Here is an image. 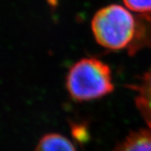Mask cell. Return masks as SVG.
Masks as SVG:
<instances>
[{
  "label": "cell",
  "mask_w": 151,
  "mask_h": 151,
  "mask_svg": "<svg viewBox=\"0 0 151 151\" xmlns=\"http://www.w3.org/2000/svg\"><path fill=\"white\" fill-rule=\"evenodd\" d=\"M35 151H76L68 139L59 134H48L39 141Z\"/></svg>",
  "instance_id": "5b68a950"
},
{
  "label": "cell",
  "mask_w": 151,
  "mask_h": 151,
  "mask_svg": "<svg viewBox=\"0 0 151 151\" xmlns=\"http://www.w3.org/2000/svg\"><path fill=\"white\" fill-rule=\"evenodd\" d=\"M66 88L76 101H90L113 91L111 70L96 58H83L70 67L66 76Z\"/></svg>",
  "instance_id": "7a4b0ae2"
},
{
  "label": "cell",
  "mask_w": 151,
  "mask_h": 151,
  "mask_svg": "<svg viewBox=\"0 0 151 151\" xmlns=\"http://www.w3.org/2000/svg\"><path fill=\"white\" fill-rule=\"evenodd\" d=\"M92 30L97 42L112 50L129 49L138 31V18L127 8L110 4L99 9L92 20Z\"/></svg>",
  "instance_id": "6da1fadb"
},
{
  "label": "cell",
  "mask_w": 151,
  "mask_h": 151,
  "mask_svg": "<svg viewBox=\"0 0 151 151\" xmlns=\"http://www.w3.org/2000/svg\"><path fill=\"white\" fill-rule=\"evenodd\" d=\"M134 88L137 93L136 106L146 124L151 128V70L144 75Z\"/></svg>",
  "instance_id": "3957f363"
},
{
  "label": "cell",
  "mask_w": 151,
  "mask_h": 151,
  "mask_svg": "<svg viewBox=\"0 0 151 151\" xmlns=\"http://www.w3.org/2000/svg\"><path fill=\"white\" fill-rule=\"evenodd\" d=\"M115 151H151V132L140 130L130 134Z\"/></svg>",
  "instance_id": "277c9868"
},
{
  "label": "cell",
  "mask_w": 151,
  "mask_h": 151,
  "mask_svg": "<svg viewBox=\"0 0 151 151\" xmlns=\"http://www.w3.org/2000/svg\"><path fill=\"white\" fill-rule=\"evenodd\" d=\"M128 9L140 14L151 13V0H123Z\"/></svg>",
  "instance_id": "8992f818"
}]
</instances>
